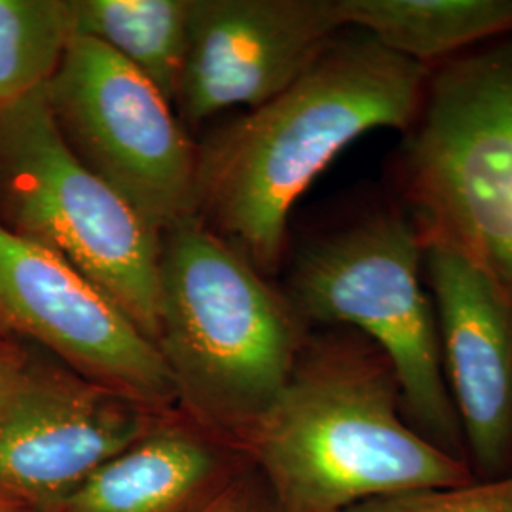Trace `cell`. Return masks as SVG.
I'll return each instance as SVG.
<instances>
[{"label":"cell","instance_id":"obj_16","mask_svg":"<svg viewBox=\"0 0 512 512\" xmlns=\"http://www.w3.org/2000/svg\"><path fill=\"white\" fill-rule=\"evenodd\" d=\"M348 512H512V475L471 480L454 488L385 495Z\"/></svg>","mask_w":512,"mask_h":512},{"label":"cell","instance_id":"obj_8","mask_svg":"<svg viewBox=\"0 0 512 512\" xmlns=\"http://www.w3.org/2000/svg\"><path fill=\"white\" fill-rule=\"evenodd\" d=\"M0 332L156 412L179 410L158 346L67 260L2 224Z\"/></svg>","mask_w":512,"mask_h":512},{"label":"cell","instance_id":"obj_18","mask_svg":"<svg viewBox=\"0 0 512 512\" xmlns=\"http://www.w3.org/2000/svg\"><path fill=\"white\" fill-rule=\"evenodd\" d=\"M33 353L21 340L0 332V410L23 382Z\"/></svg>","mask_w":512,"mask_h":512},{"label":"cell","instance_id":"obj_9","mask_svg":"<svg viewBox=\"0 0 512 512\" xmlns=\"http://www.w3.org/2000/svg\"><path fill=\"white\" fill-rule=\"evenodd\" d=\"M165 414L93 384L50 353L33 355L0 410V494L31 512L46 509Z\"/></svg>","mask_w":512,"mask_h":512},{"label":"cell","instance_id":"obj_4","mask_svg":"<svg viewBox=\"0 0 512 512\" xmlns=\"http://www.w3.org/2000/svg\"><path fill=\"white\" fill-rule=\"evenodd\" d=\"M403 179L423 241L471 256L512 293V33L429 74Z\"/></svg>","mask_w":512,"mask_h":512},{"label":"cell","instance_id":"obj_14","mask_svg":"<svg viewBox=\"0 0 512 512\" xmlns=\"http://www.w3.org/2000/svg\"><path fill=\"white\" fill-rule=\"evenodd\" d=\"M192 0H71L73 31L120 55L175 107Z\"/></svg>","mask_w":512,"mask_h":512},{"label":"cell","instance_id":"obj_15","mask_svg":"<svg viewBox=\"0 0 512 512\" xmlns=\"http://www.w3.org/2000/svg\"><path fill=\"white\" fill-rule=\"evenodd\" d=\"M73 35L71 0H0V109L48 86Z\"/></svg>","mask_w":512,"mask_h":512},{"label":"cell","instance_id":"obj_10","mask_svg":"<svg viewBox=\"0 0 512 512\" xmlns=\"http://www.w3.org/2000/svg\"><path fill=\"white\" fill-rule=\"evenodd\" d=\"M344 29L340 0H192L181 120L198 126L222 110L264 105Z\"/></svg>","mask_w":512,"mask_h":512},{"label":"cell","instance_id":"obj_5","mask_svg":"<svg viewBox=\"0 0 512 512\" xmlns=\"http://www.w3.org/2000/svg\"><path fill=\"white\" fill-rule=\"evenodd\" d=\"M421 264L416 222L406 213L382 211L304 249L294 262L287 298L302 323L359 330L380 349L399 384L406 420L459 458L465 440Z\"/></svg>","mask_w":512,"mask_h":512},{"label":"cell","instance_id":"obj_7","mask_svg":"<svg viewBox=\"0 0 512 512\" xmlns=\"http://www.w3.org/2000/svg\"><path fill=\"white\" fill-rule=\"evenodd\" d=\"M46 97L65 145L152 230L200 219V145L120 55L73 35Z\"/></svg>","mask_w":512,"mask_h":512},{"label":"cell","instance_id":"obj_13","mask_svg":"<svg viewBox=\"0 0 512 512\" xmlns=\"http://www.w3.org/2000/svg\"><path fill=\"white\" fill-rule=\"evenodd\" d=\"M348 29L429 67L512 33V0H340Z\"/></svg>","mask_w":512,"mask_h":512},{"label":"cell","instance_id":"obj_17","mask_svg":"<svg viewBox=\"0 0 512 512\" xmlns=\"http://www.w3.org/2000/svg\"><path fill=\"white\" fill-rule=\"evenodd\" d=\"M194 512H279L255 467L247 463L217 494Z\"/></svg>","mask_w":512,"mask_h":512},{"label":"cell","instance_id":"obj_1","mask_svg":"<svg viewBox=\"0 0 512 512\" xmlns=\"http://www.w3.org/2000/svg\"><path fill=\"white\" fill-rule=\"evenodd\" d=\"M429 74L365 31H342L289 88L200 145V219L275 272L294 203L361 135L412 128Z\"/></svg>","mask_w":512,"mask_h":512},{"label":"cell","instance_id":"obj_19","mask_svg":"<svg viewBox=\"0 0 512 512\" xmlns=\"http://www.w3.org/2000/svg\"><path fill=\"white\" fill-rule=\"evenodd\" d=\"M0 512H31L25 505L8 495L0 494Z\"/></svg>","mask_w":512,"mask_h":512},{"label":"cell","instance_id":"obj_3","mask_svg":"<svg viewBox=\"0 0 512 512\" xmlns=\"http://www.w3.org/2000/svg\"><path fill=\"white\" fill-rule=\"evenodd\" d=\"M304 340L289 298L202 219L162 234L158 349L188 420L243 450Z\"/></svg>","mask_w":512,"mask_h":512},{"label":"cell","instance_id":"obj_2","mask_svg":"<svg viewBox=\"0 0 512 512\" xmlns=\"http://www.w3.org/2000/svg\"><path fill=\"white\" fill-rule=\"evenodd\" d=\"M243 454L279 512H348L385 495L473 480L465 459L406 420L382 351L349 334L304 340Z\"/></svg>","mask_w":512,"mask_h":512},{"label":"cell","instance_id":"obj_12","mask_svg":"<svg viewBox=\"0 0 512 512\" xmlns=\"http://www.w3.org/2000/svg\"><path fill=\"white\" fill-rule=\"evenodd\" d=\"M247 463L241 448L173 410L37 512H194Z\"/></svg>","mask_w":512,"mask_h":512},{"label":"cell","instance_id":"obj_6","mask_svg":"<svg viewBox=\"0 0 512 512\" xmlns=\"http://www.w3.org/2000/svg\"><path fill=\"white\" fill-rule=\"evenodd\" d=\"M0 224L67 260L158 346L162 236L65 145L46 86L0 109Z\"/></svg>","mask_w":512,"mask_h":512},{"label":"cell","instance_id":"obj_11","mask_svg":"<svg viewBox=\"0 0 512 512\" xmlns=\"http://www.w3.org/2000/svg\"><path fill=\"white\" fill-rule=\"evenodd\" d=\"M446 384L480 473L512 456V293L471 256L423 241Z\"/></svg>","mask_w":512,"mask_h":512}]
</instances>
